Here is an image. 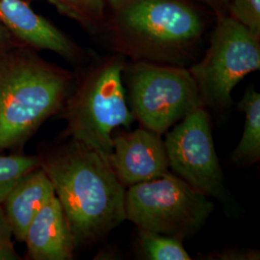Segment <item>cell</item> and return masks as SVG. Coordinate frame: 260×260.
Returning <instances> with one entry per match:
<instances>
[{"instance_id": "obj_5", "label": "cell", "mask_w": 260, "mask_h": 260, "mask_svg": "<svg viewBox=\"0 0 260 260\" xmlns=\"http://www.w3.org/2000/svg\"><path fill=\"white\" fill-rule=\"evenodd\" d=\"M213 209L207 196L170 172L125 189V220L182 241L205 224Z\"/></svg>"}, {"instance_id": "obj_12", "label": "cell", "mask_w": 260, "mask_h": 260, "mask_svg": "<svg viewBox=\"0 0 260 260\" xmlns=\"http://www.w3.org/2000/svg\"><path fill=\"white\" fill-rule=\"evenodd\" d=\"M54 196L53 185L41 166L25 174L12 188L1 206L16 241L23 243L28 226Z\"/></svg>"}, {"instance_id": "obj_17", "label": "cell", "mask_w": 260, "mask_h": 260, "mask_svg": "<svg viewBox=\"0 0 260 260\" xmlns=\"http://www.w3.org/2000/svg\"><path fill=\"white\" fill-rule=\"evenodd\" d=\"M228 14L260 35V0H228Z\"/></svg>"}, {"instance_id": "obj_13", "label": "cell", "mask_w": 260, "mask_h": 260, "mask_svg": "<svg viewBox=\"0 0 260 260\" xmlns=\"http://www.w3.org/2000/svg\"><path fill=\"white\" fill-rule=\"evenodd\" d=\"M238 109L245 114V124L241 139L232 153L233 162L252 165L260 159V94L253 88L248 89Z\"/></svg>"}, {"instance_id": "obj_8", "label": "cell", "mask_w": 260, "mask_h": 260, "mask_svg": "<svg viewBox=\"0 0 260 260\" xmlns=\"http://www.w3.org/2000/svg\"><path fill=\"white\" fill-rule=\"evenodd\" d=\"M169 168L205 195L226 199L224 177L214 147L209 114L201 105L189 112L166 135Z\"/></svg>"}, {"instance_id": "obj_21", "label": "cell", "mask_w": 260, "mask_h": 260, "mask_svg": "<svg viewBox=\"0 0 260 260\" xmlns=\"http://www.w3.org/2000/svg\"><path fill=\"white\" fill-rule=\"evenodd\" d=\"M13 47H15L14 37L10 34L6 28L0 24V54Z\"/></svg>"}, {"instance_id": "obj_2", "label": "cell", "mask_w": 260, "mask_h": 260, "mask_svg": "<svg viewBox=\"0 0 260 260\" xmlns=\"http://www.w3.org/2000/svg\"><path fill=\"white\" fill-rule=\"evenodd\" d=\"M102 30L109 47L131 62L185 67L206 30L188 0H111Z\"/></svg>"}, {"instance_id": "obj_1", "label": "cell", "mask_w": 260, "mask_h": 260, "mask_svg": "<svg viewBox=\"0 0 260 260\" xmlns=\"http://www.w3.org/2000/svg\"><path fill=\"white\" fill-rule=\"evenodd\" d=\"M41 156L76 249L102 241L125 221V187L102 153L68 139Z\"/></svg>"}, {"instance_id": "obj_10", "label": "cell", "mask_w": 260, "mask_h": 260, "mask_svg": "<svg viewBox=\"0 0 260 260\" xmlns=\"http://www.w3.org/2000/svg\"><path fill=\"white\" fill-rule=\"evenodd\" d=\"M0 24L25 47L52 51L73 63L82 57L78 46L24 0H0Z\"/></svg>"}, {"instance_id": "obj_4", "label": "cell", "mask_w": 260, "mask_h": 260, "mask_svg": "<svg viewBox=\"0 0 260 260\" xmlns=\"http://www.w3.org/2000/svg\"><path fill=\"white\" fill-rule=\"evenodd\" d=\"M126 60L120 54L94 62L84 73L68 98L60 117L67 122L63 136L95 149L108 159L113 132L134 121L123 86Z\"/></svg>"}, {"instance_id": "obj_11", "label": "cell", "mask_w": 260, "mask_h": 260, "mask_svg": "<svg viewBox=\"0 0 260 260\" xmlns=\"http://www.w3.org/2000/svg\"><path fill=\"white\" fill-rule=\"evenodd\" d=\"M23 243L26 258L31 260H71L76 246L56 196L52 197L28 226Z\"/></svg>"}, {"instance_id": "obj_6", "label": "cell", "mask_w": 260, "mask_h": 260, "mask_svg": "<svg viewBox=\"0 0 260 260\" xmlns=\"http://www.w3.org/2000/svg\"><path fill=\"white\" fill-rule=\"evenodd\" d=\"M260 69V35L230 15L217 17L204 58L188 70L202 104L223 112L233 103L232 93L244 77Z\"/></svg>"}, {"instance_id": "obj_7", "label": "cell", "mask_w": 260, "mask_h": 260, "mask_svg": "<svg viewBox=\"0 0 260 260\" xmlns=\"http://www.w3.org/2000/svg\"><path fill=\"white\" fill-rule=\"evenodd\" d=\"M122 75L134 119L160 135L203 105L195 80L185 67L131 62L125 64Z\"/></svg>"}, {"instance_id": "obj_9", "label": "cell", "mask_w": 260, "mask_h": 260, "mask_svg": "<svg viewBox=\"0 0 260 260\" xmlns=\"http://www.w3.org/2000/svg\"><path fill=\"white\" fill-rule=\"evenodd\" d=\"M113 149L108 162L125 188L150 181L169 173V160L161 135L139 127L112 136Z\"/></svg>"}, {"instance_id": "obj_16", "label": "cell", "mask_w": 260, "mask_h": 260, "mask_svg": "<svg viewBox=\"0 0 260 260\" xmlns=\"http://www.w3.org/2000/svg\"><path fill=\"white\" fill-rule=\"evenodd\" d=\"M41 166V156L23 152L0 153V205L21 177Z\"/></svg>"}, {"instance_id": "obj_19", "label": "cell", "mask_w": 260, "mask_h": 260, "mask_svg": "<svg viewBox=\"0 0 260 260\" xmlns=\"http://www.w3.org/2000/svg\"><path fill=\"white\" fill-rule=\"evenodd\" d=\"M216 259H258L259 253L256 251H223L213 255Z\"/></svg>"}, {"instance_id": "obj_18", "label": "cell", "mask_w": 260, "mask_h": 260, "mask_svg": "<svg viewBox=\"0 0 260 260\" xmlns=\"http://www.w3.org/2000/svg\"><path fill=\"white\" fill-rule=\"evenodd\" d=\"M19 259L21 257L16 250L11 226L0 205V260Z\"/></svg>"}, {"instance_id": "obj_3", "label": "cell", "mask_w": 260, "mask_h": 260, "mask_svg": "<svg viewBox=\"0 0 260 260\" xmlns=\"http://www.w3.org/2000/svg\"><path fill=\"white\" fill-rule=\"evenodd\" d=\"M75 83L73 74L28 48L0 54V153L22 152L43 123L60 114Z\"/></svg>"}, {"instance_id": "obj_20", "label": "cell", "mask_w": 260, "mask_h": 260, "mask_svg": "<svg viewBox=\"0 0 260 260\" xmlns=\"http://www.w3.org/2000/svg\"><path fill=\"white\" fill-rule=\"evenodd\" d=\"M213 11L216 17L228 14V0H198Z\"/></svg>"}, {"instance_id": "obj_14", "label": "cell", "mask_w": 260, "mask_h": 260, "mask_svg": "<svg viewBox=\"0 0 260 260\" xmlns=\"http://www.w3.org/2000/svg\"><path fill=\"white\" fill-rule=\"evenodd\" d=\"M61 14L75 19L90 31L102 30L111 0H48Z\"/></svg>"}, {"instance_id": "obj_15", "label": "cell", "mask_w": 260, "mask_h": 260, "mask_svg": "<svg viewBox=\"0 0 260 260\" xmlns=\"http://www.w3.org/2000/svg\"><path fill=\"white\" fill-rule=\"evenodd\" d=\"M139 243L147 259H191L182 245V240L176 237L139 230Z\"/></svg>"}]
</instances>
